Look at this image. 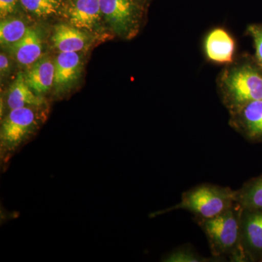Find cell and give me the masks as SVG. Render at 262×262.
<instances>
[{
	"instance_id": "cell-1",
	"label": "cell",
	"mask_w": 262,
	"mask_h": 262,
	"mask_svg": "<svg viewBox=\"0 0 262 262\" xmlns=\"http://www.w3.org/2000/svg\"><path fill=\"white\" fill-rule=\"evenodd\" d=\"M217 92L229 114L262 98V67L253 55L239 53L216 79Z\"/></svg>"
},
{
	"instance_id": "cell-2",
	"label": "cell",
	"mask_w": 262,
	"mask_h": 262,
	"mask_svg": "<svg viewBox=\"0 0 262 262\" xmlns=\"http://www.w3.org/2000/svg\"><path fill=\"white\" fill-rule=\"evenodd\" d=\"M243 208L235 203L228 210L208 220L195 222L206 234L211 256L225 261L248 262L241 245Z\"/></svg>"
},
{
	"instance_id": "cell-3",
	"label": "cell",
	"mask_w": 262,
	"mask_h": 262,
	"mask_svg": "<svg viewBox=\"0 0 262 262\" xmlns=\"http://www.w3.org/2000/svg\"><path fill=\"white\" fill-rule=\"evenodd\" d=\"M46 105L10 110L2 119L0 157L6 163L20 148L35 136L47 119Z\"/></svg>"
},
{
	"instance_id": "cell-4",
	"label": "cell",
	"mask_w": 262,
	"mask_h": 262,
	"mask_svg": "<svg viewBox=\"0 0 262 262\" xmlns=\"http://www.w3.org/2000/svg\"><path fill=\"white\" fill-rule=\"evenodd\" d=\"M235 190L215 184H201L183 193L180 203L151 216L163 214L176 210H185L192 213L196 220H208L223 213L233 206Z\"/></svg>"
},
{
	"instance_id": "cell-5",
	"label": "cell",
	"mask_w": 262,
	"mask_h": 262,
	"mask_svg": "<svg viewBox=\"0 0 262 262\" xmlns=\"http://www.w3.org/2000/svg\"><path fill=\"white\" fill-rule=\"evenodd\" d=\"M106 28L125 40L136 37L144 27L148 8L137 0H99Z\"/></svg>"
},
{
	"instance_id": "cell-6",
	"label": "cell",
	"mask_w": 262,
	"mask_h": 262,
	"mask_svg": "<svg viewBox=\"0 0 262 262\" xmlns=\"http://www.w3.org/2000/svg\"><path fill=\"white\" fill-rule=\"evenodd\" d=\"M61 18L63 21L98 37L107 29L99 0H64Z\"/></svg>"
},
{
	"instance_id": "cell-7",
	"label": "cell",
	"mask_w": 262,
	"mask_h": 262,
	"mask_svg": "<svg viewBox=\"0 0 262 262\" xmlns=\"http://www.w3.org/2000/svg\"><path fill=\"white\" fill-rule=\"evenodd\" d=\"M84 53H58L54 58L53 94L65 96L76 89L84 70Z\"/></svg>"
},
{
	"instance_id": "cell-8",
	"label": "cell",
	"mask_w": 262,
	"mask_h": 262,
	"mask_svg": "<svg viewBox=\"0 0 262 262\" xmlns=\"http://www.w3.org/2000/svg\"><path fill=\"white\" fill-rule=\"evenodd\" d=\"M229 125L245 139L262 143V98L229 114Z\"/></svg>"
},
{
	"instance_id": "cell-9",
	"label": "cell",
	"mask_w": 262,
	"mask_h": 262,
	"mask_svg": "<svg viewBox=\"0 0 262 262\" xmlns=\"http://www.w3.org/2000/svg\"><path fill=\"white\" fill-rule=\"evenodd\" d=\"M97 37L63 21L53 27L51 42L58 53H84L96 42Z\"/></svg>"
},
{
	"instance_id": "cell-10",
	"label": "cell",
	"mask_w": 262,
	"mask_h": 262,
	"mask_svg": "<svg viewBox=\"0 0 262 262\" xmlns=\"http://www.w3.org/2000/svg\"><path fill=\"white\" fill-rule=\"evenodd\" d=\"M241 245L248 261L262 256V210L243 208L241 218Z\"/></svg>"
},
{
	"instance_id": "cell-11",
	"label": "cell",
	"mask_w": 262,
	"mask_h": 262,
	"mask_svg": "<svg viewBox=\"0 0 262 262\" xmlns=\"http://www.w3.org/2000/svg\"><path fill=\"white\" fill-rule=\"evenodd\" d=\"M204 52L208 61L226 66L236 56V42L226 29L218 27L208 33L204 41Z\"/></svg>"
},
{
	"instance_id": "cell-12",
	"label": "cell",
	"mask_w": 262,
	"mask_h": 262,
	"mask_svg": "<svg viewBox=\"0 0 262 262\" xmlns=\"http://www.w3.org/2000/svg\"><path fill=\"white\" fill-rule=\"evenodd\" d=\"M5 50L19 66L27 68L43 56V37L40 29L31 26L20 40Z\"/></svg>"
},
{
	"instance_id": "cell-13",
	"label": "cell",
	"mask_w": 262,
	"mask_h": 262,
	"mask_svg": "<svg viewBox=\"0 0 262 262\" xmlns=\"http://www.w3.org/2000/svg\"><path fill=\"white\" fill-rule=\"evenodd\" d=\"M24 78L29 88L38 96H43L53 90L54 83V58L43 55L35 63L26 68Z\"/></svg>"
},
{
	"instance_id": "cell-14",
	"label": "cell",
	"mask_w": 262,
	"mask_h": 262,
	"mask_svg": "<svg viewBox=\"0 0 262 262\" xmlns=\"http://www.w3.org/2000/svg\"><path fill=\"white\" fill-rule=\"evenodd\" d=\"M5 103V105L1 106V110L6 108L8 112L26 106L46 105L45 98L38 96L29 88L24 78V72H22L18 73L15 80L7 91Z\"/></svg>"
},
{
	"instance_id": "cell-15",
	"label": "cell",
	"mask_w": 262,
	"mask_h": 262,
	"mask_svg": "<svg viewBox=\"0 0 262 262\" xmlns=\"http://www.w3.org/2000/svg\"><path fill=\"white\" fill-rule=\"evenodd\" d=\"M29 17L25 13L2 18L0 22V44L6 49L22 39L28 32Z\"/></svg>"
},
{
	"instance_id": "cell-16",
	"label": "cell",
	"mask_w": 262,
	"mask_h": 262,
	"mask_svg": "<svg viewBox=\"0 0 262 262\" xmlns=\"http://www.w3.org/2000/svg\"><path fill=\"white\" fill-rule=\"evenodd\" d=\"M24 13L31 19L61 18L64 0H20Z\"/></svg>"
},
{
	"instance_id": "cell-17",
	"label": "cell",
	"mask_w": 262,
	"mask_h": 262,
	"mask_svg": "<svg viewBox=\"0 0 262 262\" xmlns=\"http://www.w3.org/2000/svg\"><path fill=\"white\" fill-rule=\"evenodd\" d=\"M235 191V201L243 208L262 210V175L250 179Z\"/></svg>"
},
{
	"instance_id": "cell-18",
	"label": "cell",
	"mask_w": 262,
	"mask_h": 262,
	"mask_svg": "<svg viewBox=\"0 0 262 262\" xmlns=\"http://www.w3.org/2000/svg\"><path fill=\"white\" fill-rule=\"evenodd\" d=\"M165 262H222L225 260L211 256H202L189 245H184L174 249L163 258Z\"/></svg>"
},
{
	"instance_id": "cell-19",
	"label": "cell",
	"mask_w": 262,
	"mask_h": 262,
	"mask_svg": "<svg viewBox=\"0 0 262 262\" xmlns=\"http://www.w3.org/2000/svg\"><path fill=\"white\" fill-rule=\"evenodd\" d=\"M246 34L252 39L255 59L262 67V23L251 24L247 26Z\"/></svg>"
},
{
	"instance_id": "cell-20",
	"label": "cell",
	"mask_w": 262,
	"mask_h": 262,
	"mask_svg": "<svg viewBox=\"0 0 262 262\" xmlns=\"http://www.w3.org/2000/svg\"><path fill=\"white\" fill-rule=\"evenodd\" d=\"M24 13L20 0H0V18Z\"/></svg>"
},
{
	"instance_id": "cell-21",
	"label": "cell",
	"mask_w": 262,
	"mask_h": 262,
	"mask_svg": "<svg viewBox=\"0 0 262 262\" xmlns=\"http://www.w3.org/2000/svg\"><path fill=\"white\" fill-rule=\"evenodd\" d=\"M13 64L10 57L4 53L2 52L0 54V76H1V82L3 83L5 79L9 77L12 72Z\"/></svg>"
},
{
	"instance_id": "cell-22",
	"label": "cell",
	"mask_w": 262,
	"mask_h": 262,
	"mask_svg": "<svg viewBox=\"0 0 262 262\" xmlns=\"http://www.w3.org/2000/svg\"><path fill=\"white\" fill-rule=\"evenodd\" d=\"M137 1H139L141 4L146 5V7H149L150 4H151L154 0H137Z\"/></svg>"
},
{
	"instance_id": "cell-23",
	"label": "cell",
	"mask_w": 262,
	"mask_h": 262,
	"mask_svg": "<svg viewBox=\"0 0 262 262\" xmlns=\"http://www.w3.org/2000/svg\"><path fill=\"white\" fill-rule=\"evenodd\" d=\"M258 261L262 262V256H261V258H260L259 261Z\"/></svg>"
}]
</instances>
